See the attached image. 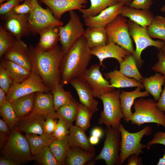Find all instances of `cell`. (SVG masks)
I'll use <instances>...</instances> for the list:
<instances>
[{
  "mask_svg": "<svg viewBox=\"0 0 165 165\" xmlns=\"http://www.w3.org/2000/svg\"><path fill=\"white\" fill-rule=\"evenodd\" d=\"M38 34L40 38L35 47L42 51H48L53 49L60 41L59 31L57 26H51L45 28L41 31Z\"/></svg>",
  "mask_w": 165,
  "mask_h": 165,
  "instance_id": "22",
  "label": "cell"
},
{
  "mask_svg": "<svg viewBox=\"0 0 165 165\" xmlns=\"http://www.w3.org/2000/svg\"><path fill=\"white\" fill-rule=\"evenodd\" d=\"M132 0H115L116 4L120 3L123 6H129Z\"/></svg>",
  "mask_w": 165,
  "mask_h": 165,
  "instance_id": "58",
  "label": "cell"
},
{
  "mask_svg": "<svg viewBox=\"0 0 165 165\" xmlns=\"http://www.w3.org/2000/svg\"><path fill=\"white\" fill-rule=\"evenodd\" d=\"M1 58L0 64L6 69L11 77L13 83H21L31 75V71L3 57Z\"/></svg>",
  "mask_w": 165,
  "mask_h": 165,
  "instance_id": "28",
  "label": "cell"
},
{
  "mask_svg": "<svg viewBox=\"0 0 165 165\" xmlns=\"http://www.w3.org/2000/svg\"><path fill=\"white\" fill-rule=\"evenodd\" d=\"M18 39L6 30L1 23L0 25V57L16 43Z\"/></svg>",
  "mask_w": 165,
  "mask_h": 165,
  "instance_id": "41",
  "label": "cell"
},
{
  "mask_svg": "<svg viewBox=\"0 0 165 165\" xmlns=\"http://www.w3.org/2000/svg\"><path fill=\"white\" fill-rule=\"evenodd\" d=\"M118 128L121 136L119 164L122 165L131 155L139 156L143 153V148H148V146L141 143V141L144 136L151 134L152 128L146 126L138 132L131 133L127 130L120 123Z\"/></svg>",
  "mask_w": 165,
  "mask_h": 165,
  "instance_id": "4",
  "label": "cell"
},
{
  "mask_svg": "<svg viewBox=\"0 0 165 165\" xmlns=\"http://www.w3.org/2000/svg\"><path fill=\"white\" fill-rule=\"evenodd\" d=\"M32 64V71L38 75L44 83L51 90L61 83L60 65L64 52L59 45L44 51L32 45L28 46Z\"/></svg>",
  "mask_w": 165,
  "mask_h": 165,
  "instance_id": "1",
  "label": "cell"
},
{
  "mask_svg": "<svg viewBox=\"0 0 165 165\" xmlns=\"http://www.w3.org/2000/svg\"><path fill=\"white\" fill-rule=\"evenodd\" d=\"M148 34L151 38H156L165 42V17L154 16L149 25L146 27Z\"/></svg>",
  "mask_w": 165,
  "mask_h": 165,
  "instance_id": "36",
  "label": "cell"
},
{
  "mask_svg": "<svg viewBox=\"0 0 165 165\" xmlns=\"http://www.w3.org/2000/svg\"><path fill=\"white\" fill-rule=\"evenodd\" d=\"M165 83V78L158 72L150 77L144 78L141 82L145 90L153 97L156 101L159 99L163 91L162 86Z\"/></svg>",
  "mask_w": 165,
  "mask_h": 165,
  "instance_id": "30",
  "label": "cell"
},
{
  "mask_svg": "<svg viewBox=\"0 0 165 165\" xmlns=\"http://www.w3.org/2000/svg\"><path fill=\"white\" fill-rule=\"evenodd\" d=\"M90 50L84 36L64 53L60 65L61 83L63 86L72 79L81 76L86 72L92 56Z\"/></svg>",
  "mask_w": 165,
  "mask_h": 165,
  "instance_id": "2",
  "label": "cell"
},
{
  "mask_svg": "<svg viewBox=\"0 0 165 165\" xmlns=\"http://www.w3.org/2000/svg\"><path fill=\"white\" fill-rule=\"evenodd\" d=\"M84 36L91 48L104 46L107 43V34L105 28L88 27L85 30Z\"/></svg>",
  "mask_w": 165,
  "mask_h": 165,
  "instance_id": "32",
  "label": "cell"
},
{
  "mask_svg": "<svg viewBox=\"0 0 165 165\" xmlns=\"http://www.w3.org/2000/svg\"><path fill=\"white\" fill-rule=\"evenodd\" d=\"M119 89L105 93L98 98L102 101L103 110L101 112L98 123L106 127L118 128L123 116L122 111Z\"/></svg>",
  "mask_w": 165,
  "mask_h": 165,
  "instance_id": "6",
  "label": "cell"
},
{
  "mask_svg": "<svg viewBox=\"0 0 165 165\" xmlns=\"http://www.w3.org/2000/svg\"><path fill=\"white\" fill-rule=\"evenodd\" d=\"M94 152L79 147L70 148L67 153L65 164L83 165L91 161L95 157Z\"/></svg>",
  "mask_w": 165,
  "mask_h": 165,
  "instance_id": "27",
  "label": "cell"
},
{
  "mask_svg": "<svg viewBox=\"0 0 165 165\" xmlns=\"http://www.w3.org/2000/svg\"><path fill=\"white\" fill-rule=\"evenodd\" d=\"M10 130L6 123L2 120L0 119V147L2 148L4 142L7 138L6 137L10 133Z\"/></svg>",
  "mask_w": 165,
  "mask_h": 165,
  "instance_id": "50",
  "label": "cell"
},
{
  "mask_svg": "<svg viewBox=\"0 0 165 165\" xmlns=\"http://www.w3.org/2000/svg\"><path fill=\"white\" fill-rule=\"evenodd\" d=\"M13 80L4 67L0 64V87L6 93L13 83Z\"/></svg>",
  "mask_w": 165,
  "mask_h": 165,
  "instance_id": "44",
  "label": "cell"
},
{
  "mask_svg": "<svg viewBox=\"0 0 165 165\" xmlns=\"http://www.w3.org/2000/svg\"><path fill=\"white\" fill-rule=\"evenodd\" d=\"M119 64V70L122 73L141 83L144 78L139 71L136 60L132 54L127 55Z\"/></svg>",
  "mask_w": 165,
  "mask_h": 165,
  "instance_id": "33",
  "label": "cell"
},
{
  "mask_svg": "<svg viewBox=\"0 0 165 165\" xmlns=\"http://www.w3.org/2000/svg\"><path fill=\"white\" fill-rule=\"evenodd\" d=\"M157 101L156 103L157 107L161 111L165 112V84L164 89Z\"/></svg>",
  "mask_w": 165,
  "mask_h": 165,
  "instance_id": "53",
  "label": "cell"
},
{
  "mask_svg": "<svg viewBox=\"0 0 165 165\" xmlns=\"http://www.w3.org/2000/svg\"><path fill=\"white\" fill-rule=\"evenodd\" d=\"M28 19L31 34L35 35L42 30L51 26H62L64 23L57 19L51 10L47 7L42 8L37 2L35 3L34 9L29 15Z\"/></svg>",
  "mask_w": 165,
  "mask_h": 165,
  "instance_id": "12",
  "label": "cell"
},
{
  "mask_svg": "<svg viewBox=\"0 0 165 165\" xmlns=\"http://www.w3.org/2000/svg\"><path fill=\"white\" fill-rule=\"evenodd\" d=\"M121 15L145 28L149 25L154 17L149 10L138 9L127 6H123Z\"/></svg>",
  "mask_w": 165,
  "mask_h": 165,
  "instance_id": "24",
  "label": "cell"
},
{
  "mask_svg": "<svg viewBox=\"0 0 165 165\" xmlns=\"http://www.w3.org/2000/svg\"><path fill=\"white\" fill-rule=\"evenodd\" d=\"M104 144L101 151L95 161L104 160L107 165L119 164L121 134L118 128L106 127Z\"/></svg>",
  "mask_w": 165,
  "mask_h": 165,
  "instance_id": "9",
  "label": "cell"
},
{
  "mask_svg": "<svg viewBox=\"0 0 165 165\" xmlns=\"http://www.w3.org/2000/svg\"><path fill=\"white\" fill-rule=\"evenodd\" d=\"M163 156L159 159L157 165H165V150H163Z\"/></svg>",
  "mask_w": 165,
  "mask_h": 165,
  "instance_id": "59",
  "label": "cell"
},
{
  "mask_svg": "<svg viewBox=\"0 0 165 165\" xmlns=\"http://www.w3.org/2000/svg\"><path fill=\"white\" fill-rule=\"evenodd\" d=\"M144 88V86H138L134 90L130 92L121 90L119 97L122 111L123 119L126 122H130L129 119L133 113L131 108L135 100L138 98L149 95L150 94L147 91H141Z\"/></svg>",
  "mask_w": 165,
  "mask_h": 165,
  "instance_id": "21",
  "label": "cell"
},
{
  "mask_svg": "<svg viewBox=\"0 0 165 165\" xmlns=\"http://www.w3.org/2000/svg\"><path fill=\"white\" fill-rule=\"evenodd\" d=\"M89 0L90 2L89 8L79 10L82 13L83 19L89 16H96L105 9L116 4L115 0Z\"/></svg>",
  "mask_w": 165,
  "mask_h": 165,
  "instance_id": "37",
  "label": "cell"
},
{
  "mask_svg": "<svg viewBox=\"0 0 165 165\" xmlns=\"http://www.w3.org/2000/svg\"><path fill=\"white\" fill-rule=\"evenodd\" d=\"M29 14H17L12 10L0 16L4 28L17 39L28 37L31 34Z\"/></svg>",
  "mask_w": 165,
  "mask_h": 165,
  "instance_id": "13",
  "label": "cell"
},
{
  "mask_svg": "<svg viewBox=\"0 0 165 165\" xmlns=\"http://www.w3.org/2000/svg\"><path fill=\"white\" fill-rule=\"evenodd\" d=\"M68 136V135L62 139H56L49 146L56 160L61 165L65 164L67 154L70 148Z\"/></svg>",
  "mask_w": 165,
  "mask_h": 165,
  "instance_id": "34",
  "label": "cell"
},
{
  "mask_svg": "<svg viewBox=\"0 0 165 165\" xmlns=\"http://www.w3.org/2000/svg\"><path fill=\"white\" fill-rule=\"evenodd\" d=\"M2 57L32 71V62L28 53V46L21 39H18Z\"/></svg>",
  "mask_w": 165,
  "mask_h": 165,
  "instance_id": "16",
  "label": "cell"
},
{
  "mask_svg": "<svg viewBox=\"0 0 165 165\" xmlns=\"http://www.w3.org/2000/svg\"><path fill=\"white\" fill-rule=\"evenodd\" d=\"M130 35L134 41L136 49L132 54L138 67L140 68L144 63L141 55L143 51L148 46H153L158 50L165 45L163 41L154 40L149 35L146 28L143 27L131 21L127 20Z\"/></svg>",
  "mask_w": 165,
  "mask_h": 165,
  "instance_id": "8",
  "label": "cell"
},
{
  "mask_svg": "<svg viewBox=\"0 0 165 165\" xmlns=\"http://www.w3.org/2000/svg\"><path fill=\"white\" fill-rule=\"evenodd\" d=\"M68 142L70 148L79 147L86 150L94 152L95 148L90 143L85 131L75 125L69 128Z\"/></svg>",
  "mask_w": 165,
  "mask_h": 165,
  "instance_id": "25",
  "label": "cell"
},
{
  "mask_svg": "<svg viewBox=\"0 0 165 165\" xmlns=\"http://www.w3.org/2000/svg\"><path fill=\"white\" fill-rule=\"evenodd\" d=\"M35 3L31 0H25L22 4L14 7L12 11L17 14H29L34 9Z\"/></svg>",
  "mask_w": 165,
  "mask_h": 165,
  "instance_id": "45",
  "label": "cell"
},
{
  "mask_svg": "<svg viewBox=\"0 0 165 165\" xmlns=\"http://www.w3.org/2000/svg\"><path fill=\"white\" fill-rule=\"evenodd\" d=\"M91 134V135L100 138L103 135V131L101 129L99 128H95L92 130Z\"/></svg>",
  "mask_w": 165,
  "mask_h": 165,
  "instance_id": "56",
  "label": "cell"
},
{
  "mask_svg": "<svg viewBox=\"0 0 165 165\" xmlns=\"http://www.w3.org/2000/svg\"><path fill=\"white\" fill-rule=\"evenodd\" d=\"M56 112L52 91L47 93L38 92L35 94L34 105L32 111L21 119L40 115L47 116Z\"/></svg>",
  "mask_w": 165,
  "mask_h": 165,
  "instance_id": "20",
  "label": "cell"
},
{
  "mask_svg": "<svg viewBox=\"0 0 165 165\" xmlns=\"http://www.w3.org/2000/svg\"><path fill=\"white\" fill-rule=\"evenodd\" d=\"M46 117L40 115L20 119L16 128L25 134H42L45 133L44 124Z\"/></svg>",
  "mask_w": 165,
  "mask_h": 165,
  "instance_id": "23",
  "label": "cell"
},
{
  "mask_svg": "<svg viewBox=\"0 0 165 165\" xmlns=\"http://www.w3.org/2000/svg\"><path fill=\"white\" fill-rule=\"evenodd\" d=\"M69 20L64 26H58L61 48L66 52L81 37L84 36L85 30L79 16L74 10L69 12Z\"/></svg>",
  "mask_w": 165,
  "mask_h": 165,
  "instance_id": "11",
  "label": "cell"
},
{
  "mask_svg": "<svg viewBox=\"0 0 165 165\" xmlns=\"http://www.w3.org/2000/svg\"><path fill=\"white\" fill-rule=\"evenodd\" d=\"M90 53L98 59L99 64L105 68L103 64L104 60L107 58H113L120 63L127 55L131 54L129 51L116 44L111 42L105 45L91 48Z\"/></svg>",
  "mask_w": 165,
  "mask_h": 165,
  "instance_id": "19",
  "label": "cell"
},
{
  "mask_svg": "<svg viewBox=\"0 0 165 165\" xmlns=\"http://www.w3.org/2000/svg\"><path fill=\"white\" fill-rule=\"evenodd\" d=\"M160 50L162 51L163 54L165 55V45L162 47Z\"/></svg>",
  "mask_w": 165,
  "mask_h": 165,
  "instance_id": "60",
  "label": "cell"
},
{
  "mask_svg": "<svg viewBox=\"0 0 165 165\" xmlns=\"http://www.w3.org/2000/svg\"><path fill=\"white\" fill-rule=\"evenodd\" d=\"M61 83L57 85L52 90L55 110L56 111L61 106L69 103L74 99L71 92L66 91Z\"/></svg>",
  "mask_w": 165,
  "mask_h": 165,
  "instance_id": "38",
  "label": "cell"
},
{
  "mask_svg": "<svg viewBox=\"0 0 165 165\" xmlns=\"http://www.w3.org/2000/svg\"><path fill=\"white\" fill-rule=\"evenodd\" d=\"M58 120L56 112L47 116L44 124V132L48 134H53L56 128Z\"/></svg>",
  "mask_w": 165,
  "mask_h": 165,
  "instance_id": "46",
  "label": "cell"
},
{
  "mask_svg": "<svg viewBox=\"0 0 165 165\" xmlns=\"http://www.w3.org/2000/svg\"><path fill=\"white\" fill-rule=\"evenodd\" d=\"M34 156V160L42 165H61L57 160L49 146L42 148Z\"/></svg>",
  "mask_w": 165,
  "mask_h": 165,
  "instance_id": "42",
  "label": "cell"
},
{
  "mask_svg": "<svg viewBox=\"0 0 165 165\" xmlns=\"http://www.w3.org/2000/svg\"><path fill=\"white\" fill-rule=\"evenodd\" d=\"M19 0H8L0 5V16H3L11 11L17 6L20 4Z\"/></svg>",
  "mask_w": 165,
  "mask_h": 165,
  "instance_id": "48",
  "label": "cell"
},
{
  "mask_svg": "<svg viewBox=\"0 0 165 165\" xmlns=\"http://www.w3.org/2000/svg\"><path fill=\"white\" fill-rule=\"evenodd\" d=\"M8 0H0V4H1L5 1H7Z\"/></svg>",
  "mask_w": 165,
  "mask_h": 165,
  "instance_id": "63",
  "label": "cell"
},
{
  "mask_svg": "<svg viewBox=\"0 0 165 165\" xmlns=\"http://www.w3.org/2000/svg\"><path fill=\"white\" fill-rule=\"evenodd\" d=\"M156 144L165 145V132L161 131L156 132L152 140L147 143L148 146V149L151 145Z\"/></svg>",
  "mask_w": 165,
  "mask_h": 165,
  "instance_id": "51",
  "label": "cell"
},
{
  "mask_svg": "<svg viewBox=\"0 0 165 165\" xmlns=\"http://www.w3.org/2000/svg\"><path fill=\"white\" fill-rule=\"evenodd\" d=\"M6 93L0 88V107L7 101Z\"/></svg>",
  "mask_w": 165,
  "mask_h": 165,
  "instance_id": "55",
  "label": "cell"
},
{
  "mask_svg": "<svg viewBox=\"0 0 165 165\" xmlns=\"http://www.w3.org/2000/svg\"><path fill=\"white\" fill-rule=\"evenodd\" d=\"M52 11L54 16L61 20L62 16L65 12L84 9L88 0H39Z\"/></svg>",
  "mask_w": 165,
  "mask_h": 165,
  "instance_id": "18",
  "label": "cell"
},
{
  "mask_svg": "<svg viewBox=\"0 0 165 165\" xmlns=\"http://www.w3.org/2000/svg\"><path fill=\"white\" fill-rule=\"evenodd\" d=\"M17 164L12 159L5 156L0 158V165H17Z\"/></svg>",
  "mask_w": 165,
  "mask_h": 165,
  "instance_id": "54",
  "label": "cell"
},
{
  "mask_svg": "<svg viewBox=\"0 0 165 165\" xmlns=\"http://www.w3.org/2000/svg\"><path fill=\"white\" fill-rule=\"evenodd\" d=\"M79 103L74 99L61 106L56 111L58 117H61L69 128L75 120Z\"/></svg>",
  "mask_w": 165,
  "mask_h": 165,
  "instance_id": "35",
  "label": "cell"
},
{
  "mask_svg": "<svg viewBox=\"0 0 165 165\" xmlns=\"http://www.w3.org/2000/svg\"><path fill=\"white\" fill-rule=\"evenodd\" d=\"M153 3L152 0H132L128 6L138 9L149 10Z\"/></svg>",
  "mask_w": 165,
  "mask_h": 165,
  "instance_id": "49",
  "label": "cell"
},
{
  "mask_svg": "<svg viewBox=\"0 0 165 165\" xmlns=\"http://www.w3.org/2000/svg\"><path fill=\"white\" fill-rule=\"evenodd\" d=\"M105 77L109 79V87L113 88H124L144 86L143 84L134 79L129 78L119 70H114L104 74Z\"/></svg>",
  "mask_w": 165,
  "mask_h": 165,
  "instance_id": "26",
  "label": "cell"
},
{
  "mask_svg": "<svg viewBox=\"0 0 165 165\" xmlns=\"http://www.w3.org/2000/svg\"><path fill=\"white\" fill-rule=\"evenodd\" d=\"M50 91L41 77L32 71L30 76L22 82L11 84L6 94V100L11 103L18 98L33 93Z\"/></svg>",
  "mask_w": 165,
  "mask_h": 165,
  "instance_id": "10",
  "label": "cell"
},
{
  "mask_svg": "<svg viewBox=\"0 0 165 165\" xmlns=\"http://www.w3.org/2000/svg\"><path fill=\"white\" fill-rule=\"evenodd\" d=\"M25 0H19V1H20V2H23Z\"/></svg>",
  "mask_w": 165,
  "mask_h": 165,
  "instance_id": "64",
  "label": "cell"
},
{
  "mask_svg": "<svg viewBox=\"0 0 165 165\" xmlns=\"http://www.w3.org/2000/svg\"><path fill=\"white\" fill-rule=\"evenodd\" d=\"M0 114L2 120L7 125L10 130L18 125L20 119L9 102L7 101L0 107Z\"/></svg>",
  "mask_w": 165,
  "mask_h": 165,
  "instance_id": "39",
  "label": "cell"
},
{
  "mask_svg": "<svg viewBox=\"0 0 165 165\" xmlns=\"http://www.w3.org/2000/svg\"><path fill=\"white\" fill-rule=\"evenodd\" d=\"M139 155L133 154L128 157L127 165H143L142 158L138 156Z\"/></svg>",
  "mask_w": 165,
  "mask_h": 165,
  "instance_id": "52",
  "label": "cell"
},
{
  "mask_svg": "<svg viewBox=\"0 0 165 165\" xmlns=\"http://www.w3.org/2000/svg\"><path fill=\"white\" fill-rule=\"evenodd\" d=\"M94 113L92 111L79 103L75 125L85 132L90 126V120Z\"/></svg>",
  "mask_w": 165,
  "mask_h": 165,
  "instance_id": "40",
  "label": "cell"
},
{
  "mask_svg": "<svg viewBox=\"0 0 165 165\" xmlns=\"http://www.w3.org/2000/svg\"><path fill=\"white\" fill-rule=\"evenodd\" d=\"M156 101L141 97L134 102V112L129 119L133 125L139 127L145 123H156L165 128V113L156 106Z\"/></svg>",
  "mask_w": 165,
  "mask_h": 165,
  "instance_id": "3",
  "label": "cell"
},
{
  "mask_svg": "<svg viewBox=\"0 0 165 165\" xmlns=\"http://www.w3.org/2000/svg\"><path fill=\"white\" fill-rule=\"evenodd\" d=\"M99 64L91 65L81 76L87 82L92 91L94 97L115 90L109 87V82L103 76L100 70Z\"/></svg>",
  "mask_w": 165,
  "mask_h": 165,
  "instance_id": "14",
  "label": "cell"
},
{
  "mask_svg": "<svg viewBox=\"0 0 165 165\" xmlns=\"http://www.w3.org/2000/svg\"><path fill=\"white\" fill-rule=\"evenodd\" d=\"M33 3H35L37 2L39 3V0H31Z\"/></svg>",
  "mask_w": 165,
  "mask_h": 165,
  "instance_id": "62",
  "label": "cell"
},
{
  "mask_svg": "<svg viewBox=\"0 0 165 165\" xmlns=\"http://www.w3.org/2000/svg\"><path fill=\"white\" fill-rule=\"evenodd\" d=\"M157 57L158 61L152 67L154 71L161 74L165 78V55L162 51L158 50Z\"/></svg>",
  "mask_w": 165,
  "mask_h": 165,
  "instance_id": "47",
  "label": "cell"
},
{
  "mask_svg": "<svg viewBox=\"0 0 165 165\" xmlns=\"http://www.w3.org/2000/svg\"><path fill=\"white\" fill-rule=\"evenodd\" d=\"M69 128L64 120L61 117H58L57 123L53 134L56 139H62L69 134Z\"/></svg>",
  "mask_w": 165,
  "mask_h": 165,
  "instance_id": "43",
  "label": "cell"
},
{
  "mask_svg": "<svg viewBox=\"0 0 165 165\" xmlns=\"http://www.w3.org/2000/svg\"><path fill=\"white\" fill-rule=\"evenodd\" d=\"M35 93L22 96L10 103L20 120L25 117L32 111Z\"/></svg>",
  "mask_w": 165,
  "mask_h": 165,
  "instance_id": "29",
  "label": "cell"
},
{
  "mask_svg": "<svg viewBox=\"0 0 165 165\" xmlns=\"http://www.w3.org/2000/svg\"><path fill=\"white\" fill-rule=\"evenodd\" d=\"M107 43H114L133 54L134 50L129 31L127 20L121 14L105 28Z\"/></svg>",
  "mask_w": 165,
  "mask_h": 165,
  "instance_id": "7",
  "label": "cell"
},
{
  "mask_svg": "<svg viewBox=\"0 0 165 165\" xmlns=\"http://www.w3.org/2000/svg\"><path fill=\"white\" fill-rule=\"evenodd\" d=\"M33 156L38 153L43 148L49 146L56 138L53 134L45 133L41 135L25 134Z\"/></svg>",
  "mask_w": 165,
  "mask_h": 165,
  "instance_id": "31",
  "label": "cell"
},
{
  "mask_svg": "<svg viewBox=\"0 0 165 165\" xmlns=\"http://www.w3.org/2000/svg\"><path fill=\"white\" fill-rule=\"evenodd\" d=\"M3 152L4 156L10 158L17 165L34 160L27 138L16 128L12 130L5 143Z\"/></svg>",
  "mask_w": 165,
  "mask_h": 165,
  "instance_id": "5",
  "label": "cell"
},
{
  "mask_svg": "<svg viewBox=\"0 0 165 165\" xmlns=\"http://www.w3.org/2000/svg\"><path fill=\"white\" fill-rule=\"evenodd\" d=\"M123 5L116 4L105 9L97 15L84 18L85 25L88 27L105 28L121 13Z\"/></svg>",
  "mask_w": 165,
  "mask_h": 165,
  "instance_id": "17",
  "label": "cell"
},
{
  "mask_svg": "<svg viewBox=\"0 0 165 165\" xmlns=\"http://www.w3.org/2000/svg\"><path fill=\"white\" fill-rule=\"evenodd\" d=\"M99 138L91 135L89 138V141L92 145H94L97 144L99 142Z\"/></svg>",
  "mask_w": 165,
  "mask_h": 165,
  "instance_id": "57",
  "label": "cell"
},
{
  "mask_svg": "<svg viewBox=\"0 0 165 165\" xmlns=\"http://www.w3.org/2000/svg\"><path fill=\"white\" fill-rule=\"evenodd\" d=\"M69 83L76 91L80 103L94 113L98 111V102L94 98L91 89L82 77L75 78Z\"/></svg>",
  "mask_w": 165,
  "mask_h": 165,
  "instance_id": "15",
  "label": "cell"
},
{
  "mask_svg": "<svg viewBox=\"0 0 165 165\" xmlns=\"http://www.w3.org/2000/svg\"><path fill=\"white\" fill-rule=\"evenodd\" d=\"M160 11L162 12H165V5L161 7Z\"/></svg>",
  "mask_w": 165,
  "mask_h": 165,
  "instance_id": "61",
  "label": "cell"
}]
</instances>
